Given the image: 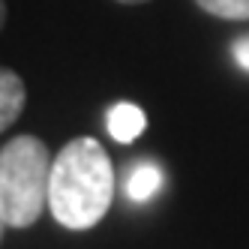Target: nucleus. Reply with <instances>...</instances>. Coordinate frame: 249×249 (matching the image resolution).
<instances>
[{
    "instance_id": "423d86ee",
    "label": "nucleus",
    "mask_w": 249,
    "mask_h": 249,
    "mask_svg": "<svg viewBox=\"0 0 249 249\" xmlns=\"http://www.w3.org/2000/svg\"><path fill=\"white\" fill-rule=\"evenodd\" d=\"M195 3L216 18H228V21L249 18V0H195Z\"/></svg>"
},
{
    "instance_id": "20e7f679",
    "label": "nucleus",
    "mask_w": 249,
    "mask_h": 249,
    "mask_svg": "<svg viewBox=\"0 0 249 249\" xmlns=\"http://www.w3.org/2000/svg\"><path fill=\"white\" fill-rule=\"evenodd\" d=\"M24 102H27V87H24L21 75L0 66V132L9 129L18 120Z\"/></svg>"
},
{
    "instance_id": "6e6552de",
    "label": "nucleus",
    "mask_w": 249,
    "mask_h": 249,
    "mask_svg": "<svg viewBox=\"0 0 249 249\" xmlns=\"http://www.w3.org/2000/svg\"><path fill=\"white\" fill-rule=\"evenodd\" d=\"M3 24H6V3L0 0V30H3Z\"/></svg>"
},
{
    "instance_id": "0eeeda50",
    "label": "nucleus",
    "mask_w": 249,
    "mask_h": 249,
    "mask_svg": "<svg viewBox=\"0 0 249 249\" xmlns=\"http://www.w3.org/2000/svg\"><path fill=\"white\" fill-rule=\"evenodd\" d=\"M231 57L237 60L240 69H246L249 72V36H237L234 45H231Z\"/></svg>"
},
{
    "instance_id": "9d476101",
    "label": "nucleus",
    "mask_w": 249,
    "mask_h": 249,
    "mask_svg": "<svg viewBox=\"0 0 249 249\" xmlns=\"http://www.w3.org/2000/svg\"><path fill=\"white\" fill-rule=\"evenodd\" d=\"M3 228H6V222H3V216H0V237H3Z\"/></svg>"
},
{
    "instance_id": "f257e3e1",
    "label": "nucleus",
    "mask_w": 249,
    "mask_h": 249,
    "mask_svg": "<svg viewBox=\"0 0 249 249\" xmlns=\"http://www.w3.org/2000/svg\"><path fill=\"white\" fill-rule=\"evenodd\" d=\"M114 168L96 138H72L51 162L48 210L63 228H93L111 207Z\"/></svg>"
},
{
    "instance_id": "7ed1b4c3",
    "label": "nucleus",
    "mask_w": 249,
    "mask_h": 249,
    "mask_svg": "<svg viewBox=\"0 0 249 249\" xmlns=\"http://www.w3.org/2000/svg\"><path fill=\"white\" fill-rule=\"evenodd\" d=\"M162 183H165L162 168H159L156 162H150V159H141V162H135L126 171V183H123V189H126L129 201L144 204V201H150L153 195L162 189Z\"/></svg>"
},
{
    "instance_id": "39448f33",
    "label": "nucleus",
    "mask_w": 249,
    "mask_h": 249,
    "mask_svg": "<svg viewBox=\"0 0 249 249\" xmlns=\"http://www.w3.org/2000/svg\"><path fill=\"white\" fill-rule=\"evenodd\" d=\"M105 126H108V132H111L114 141L129 144V141H135L141 132H144L147 117H144V111H141L138 105H132V102H117V105H111V108H108Z\"/></svg>"
},
{
    "instance_id": "1a4fd4ad",
    "label": "nucleus",
    "mask_w": 249,
    "mask_h": 249,
    "mask_svg": "<svg viewBox=\"0 0 249 249\" xmlns=\"http://www.w3.org/2000/svg\"><path fill=\"white\" fill-rule=\"evenodd\" d=\"M117 3H129V6H135V3H147V0H117Z\"/></svg>"
},
{
    "instance_id": "f03ea898",
    "label": "nucleus",
    "mask_w": 249,
    "mask_h": 249,
    "mask_svg": "<svg viewBox=\"0 0 249 249\" xmlns=\"http://www.w3.org/2000/svg\"><path fill=\"white\" fill-rule=\"evenodd\" d=\"M51 153L36 135H18L0 150V216L12 228L33 225L48 207Z\"/></svg>"
}]
</instances>
